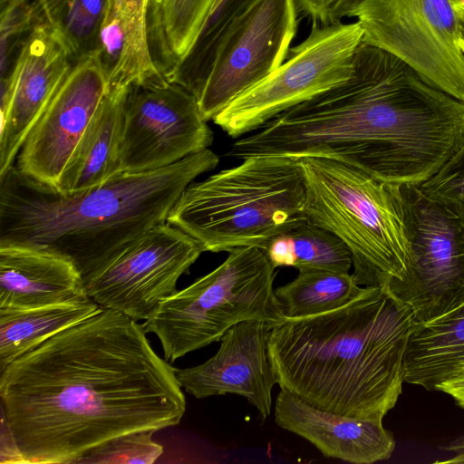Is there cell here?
<instances>
[{
	"label": "cell",
	"instance_id": "obj_12",
	"mask_svg": "<svg viewBox=\"0 0 464 464\" xmlns=\"http://www.w3.org/2000/svg\"><path fill=\"white\" fill-rule=\"evenodd\" d=\"M213 143L197 97L176 82L130 86L123 105L119 172L156 170Z\"/></svg>",
	"mask_w": 464,
	"mask_h": 464
},
{
	"label": "cell",
	"instance_id": "obj_20",
	"mask_svg": "<svg viewBox=\"0 0 464 464\" xmlns=\"http://www.w3.org/2000/svg\"><path fill=\"white\" fill-rule=\"evenodd\" d=\"M464 365V304L426 324H415L403 360L404 382L428 391Z\"/></svg>",
	"mask_w": 464,
	"mask_h": 464
},
{
	"label": "cell",
	"instance_id": "obj_7",
	"mask_svg": "<svg viewBox=\"0 0 464 464\" xmlns=\"http://www.w3.org/2000/svg\"><path fill=\"white\" fill-rule=\"evenodd\" d=\"M276 275L263 249L234 248L213 271L161 300L144 330L157 335L164 359L174 362L220 340L240 322L276 325L285 318L275 294Z\"/></svg>",
	"mask_w": 464,
	"mask_h": 464
},
{
	"label": "cell",
	"instance_id": "obj_10",
	"mask_svg": "<svg viewBox=\"0 0 464 464\" xmlns=\"http://www.w3.org/2000/svg\"><path fill=\"white\" fill-rule=\"evenodd\" d=\"M353 17L362 42L391 53L464 102V54L450 0H364Z\"/></svg>",
	"mask_w": 464,
	"mask_h": 464
},
{
	"label": "cell",
	"instance_id": "obj_26",
	"mask_svg": "<svg viewBox=\"0 0 464 464\" xmlns=\"http://www.w3.org/2000/svg\"><path fill=\"white\" fill-rule=\"evenodd\" d=\"M257 1L215 0L195 44L171 82L183 86L198 98L222 42L235 23Z\"/></svg>",
	"mask_w": 464,
	"mask_h": 464
},
{
	"label": "cell",
	"instance_id": "obj_24",
	"mask_svg": "<svg viewBox=\"0 0 464 464\" xmlns=\"http://www.w3.org/2000/svg\"><path fill=\"white\" fill-rule=\"evenodd\" d=\"M362 290L353 275L329 270H302L275 289L285 318L305 317L339 308Z\"/></svg>",
	"mask_w": 464,
	"mask_h": 464
},
{
	"label": "cell",
	"instance_id": "obj_25",
	"mask_svg": "<svg viewBox=\"0 0 464 464\" xmlns=\"http://www.w3.org/2000/svg\"><path fill=\"white\" fill-rule=\"evenodd\" d=\"M108 1L119 16L124 39L120 63L108 82V87L168 82L157 69L150 53L147 28L149 0Z\"/></svg>",
	"mask_w": 464,
	"mask_h": 464
},
{
	"label": "cell",
	"instance_id": "obj_22",
	"mask_svg": "<svg viewBox=\"0 0 464 464\" xmlns=\"http://www.w3.org/2000/svg\"><path fill=\"white\" fill-rule=\"evenodd\" d=\"M87 295L43 306L0 309V372L57 333L98 313Z\"/></svg>",
	"mask_w": 464,
	"mask_h": 464
},
{
	"label": "cell",
	"instance_id": "obj_35",
	"mask_svg": "<svg viewBox=\"0 0 464 464\" xmlns=\"http://www.w3.org/2000/svg\"><path fill=\"white\" fill-rule=\"evenodd\" d=\"M458 17H459V35L458 44L464 54V7L461 5H454Z\"/></svg>",
	"mask_w": 464,
	"mask_h": 464
},
{
	"label": "cell",
	"instance_id": "obj_11",
	"mask_svg": "<svg viewBox=\"0 0 464 464\" xmlns=\"http://www.w3.org/2000/svg\"><path fill=\"white\" fill-rule=\"evenodd\" d=\"M202 252L181 229L158 224L83 276L84 293L102 308L147 320Z\"/></svg>",
	"mask_w": 464,
	"mask_h": 464
},
{
	"label": "cell",
	"instance_id": "obj_17",
	"mask_svg": "<svg viewBox=\"0 0 464 464\" xmlns=\"http://www.w3.org/2000/svg\"><path fill=\"white\" fill-rule=\"evenodd\" d=\"M275 421L312 443L325 457L354 464L388 459L395 448L393 434L382 420H362L326 411L288 392L277 394Z\"/></svg>",
	"mask_w": 464,
	"mask_h": 464
},
{
	"label": "cell",
	"instance_id": "obj_29",
	"mask_svg": "<svg viewBox=\"0 0 464 464\" xmlns=\"http://www.w3.org/2000/svg\"><path fill=\"white\" fill-rule=\"evenodd\" d=\"M42 17L36 0H3L0 14L1 78L9 71L14 53Z\"/></svg>",
	"mask_w": 464,
	"mask_h": 464
},
{
	"label": "cell",
	"instance_id": "obj_19",
	"mask_svg": "<svg viewBox=\"0 0 464 464\" xmlns=\"http://www.w3.org/2000/svg\"><path fill=\"white\" fill-rule=\"evenodd\" d=\"M130 87H108L55 188L72 193L104 183L119 173L123 105Z\"/></svg>",
	"mask_w": 464,
	"mask_h": 464
},
{
	"label": "cell",
	"instance_id": "obj_34",
	"mask_svg": "<svg viewBox=\"0 0 464 464\" xmlns=\"http://www.w3.org/2000/svg\"><path fill=\"white\" fill-rule=\"evenodd\" d=\"M67 1L68 0H36L41 15L54 24Z\"/></svg>",
	"mask_w": 464,
	"mask_h": 464
},
{
	"label": "cell",
	"instance_id": "obj_15",
	"mask_svg": "<svg viewBox=\"0 0 464 464\" xmlns=\"http://www.w3.org/2000/svg\"><path fill=\"white\" fill-rule=\"evenodd\" d=\"M107 91L98 50L77 58L24 140L16 157L17 169L56 187Z\"/></svg>",
	"mask_w": 464,
	"mask_h": 464
},
{
	"label": "cell",
	"instance_id": "obj_37",
	"mask_svg": "<svg viewBox=\"0 0 464 464\" xmlns=\"http://www.w3.org/2000/svg\"><path fill=\"white\" fill-rule=\"evenodd\" d=\"M1 1H3V0H1Z\"/></svg>",
	"mask_w": 464,
	"mask_h": 464
},
{
	"label": "cell",
	"instance_id": "obj_32",
	"mask_svg": "<svg viewBox=\"0 0 464 464\" xmlns=\"http://www.w3.org/2000/svg\"><path fill=\"white\" fill-rule=\"evenodd\" d=\"M0 463H24L25 461L14 439L10 426L1 412V452Z\"/></svg>",
	"mask_w": 464,
	"mask_h": 464
},
{
	"label": "cell",
	"instance_id": "obj_30",
	"mask_svg": "<svg viewBox=\"0 0 464 464\" xmlns=\"http://www.w3.org/2000/svg\"><path fill=\"white\" fill-rule=\"evenodd\" d=\"M419 185L464 221V141L432 177Z\"/></svg>",
	"mask_w": 464,
	"mask_h": 464
},
{
	"label": "cell",
	"instance_id": "obj_23",
	"mask_svg": "<svg viewBox=\"0 0 464 464\" xmlns=\"http://www.w3.org/2000/svg\"><path fill=\"white\" fill-rule=\"evenodd\" d=\"M277 268L329 270L349 273L352 255L345 244L332 232L309 220L276 237L265 250Z\"/></svg>",
	"mask_w": 464,
	"mask_h": 464
},
{
	"label": "cell",
	"instance_id": "obj_8",
	"mask_svg": "<svg viewBox=\"0 0 464 464\" xmlns=\"http://www.w3.org/2000/svg\"><path fill=\"white\" fill-rule=\"evenodd\" d=\"M409 261L387 285L426 324L464 304V221L420 185H397Z\"/></svg>",
	"mask_w": 464,
	"mask_h": 464
},
{
	"label": "cell",
	"instance_id": "obj_16",
	"mask_svg": "<svg viewBox=\"0 0 464 464\" xmlns=\"http://www.w3.org/2000/svg\"><path fill=\"white\" fill-rule=\"evenodd\" d=\"M274 325L246 320L229 328L218 351L208 361L176 369L181 387L197 399L227 393L245 397L263 420L271 414L272 389L276 382L267 340Z\"/></svg>",
	"mask_w": 464,
	"mask_h": 464
},
{
	"label": "cell",
	"instance_id": "obj_1",
	"mask_svg": "<svg viewBox=\"0 0 464 464\" xmlns=\"http://www.w3.org/2000/svg\"><path fill=\"white\" fill-rule=\"evenodd\" d=\"M142 324L112 309L53 335L0 372L1 412L25 463H73L128 433L179 424L176 368Z\"/></svg>",
	"mask_w": 464,
	"mask_h": 464
},
{
	"label": "cell",
	"instance_id": "obj_13",
	"mask_svg": "<svg viewBox=\"0 0 464 464\" xmlns=\"http://www.w3.org/2000/svg\"><path fill=\"white\" fill-rule=\"evenodd\" d=\"M298 10L296 0H258L235 23L197 98L207 121L283 63Z\"/></svg>",
	"mask_w": 464,
	"mask_h": 464
},
{
	"label": "cell",
	"instance_id": "obj_5",
	"mask_svg": "<svg viewBox=\"0 0 464 464\" xmlns=\"http://www.w3.org/2000/svg\"><path fill=\"white\" fill-rule=\"evenodd\" d=\"M242 160L191 182L169 212L166 222L196 239L204 252L246 246L265 251L276 237L308 221L298 160Z\"/></svg>",
	"mask_w": 464,
	"mask_h": 464
},
{
	"label": "cell",
	"instance_id": "obj_3",
	"mask_svg": "<svg viewBox=\"0 0 464 464\" xmlns=\"http://www.w3.org/2000/svg\"><path fill=\"white\" fill-rule=\"evenodd\" d=\"M415 321L382 286H364L346 304L284 318L269 332L268 355L281 390L321 410L382 420L402 391Z\"/></svg>",
	"mask_w": 464,
	"mask_h": 464
},
{
	"label": "cell",
	"instance_id": "obj_21",
	"mask_svg": "<svg viewBox=\"0 0 464 464\" xmlns=\"http://www.w3.org/2000/svg\"><path fill=\"white\" fill-rule=\"evenodd\" d=\"M215 0H149L150 53L160 74L171 82L195 44Z\"/></svg>",
	"mask_w": 464,
	"mask_h": 464
},
{
	"label": "cell",
	"instance_id": "obj_18",
	"mask_svg": "<svg viewBox=\"0 0 464 464\" xmlns=\"http://www.w3.org/2000/svg\"><path fill=\"white\" fill-rule=\"evenodd\" d=\"M86 295L70 259L45 251L0 246V309H25Z\"/></svg>",
	"mask_w": 464,
	"mask_h": 464
},
{
	"label": "cell",
	"instance_id": "obj_6",
	"mask_svg": "<svg viewBox=\"0 0 464 464\" xmlns=\"http://www.w3.org/2000/svg\"><path fill=\"white\" fill-rule=\"evenodd\" d=\"M308 220L348 247L355 282L386 285L409 261L397 185L324 158L299 159Z\"/></svg>",
	"mask_w": 464,
	"mask_h": 464
},
{
	"label": "cell",
	"instance_id": "obj_4",
	"mask_svg": "<svg viewBox=\"0 0 464 464\" xmlns=\"http://www.w3.org/2000/svg\"><path fill=\"white\" fill-rule=\"evenodd\" d=\"M218 162L206 149L165 168L119 172L72 193L38 182L13 165L0 176V246L63 256L83 276L166 222L183 190Z\"/></svg>",
	"mask_w": 464,
	"mask_h": 464
},
{
	"label": "cell",
	"instance_id": "obj_2",
	"mask_svg": "<svg viewBox=\"0 0 464 464\" xmlns=\"http://www.w3.org/2000/svg\"><path fill=\"white\" fill-rule=\"evenodd\" d=\"M463 141V102L362 41L348 80L238 138L227 156L324 158L390 184L419 185Z\"/></svg>",
	"mask_w": 464,
	"mask_h": 464
},
{
	"label": "cell",
	"instance_id": "obj_27",
	"mask_svg": "<svg viewBox=\"0 0 464 464\" xmlns=\"http://www.w3.org/2000/svg\"><path fill=\"white\" fill-rule=\"evenodd\" d=\"M108 0H68L56 25L73 60L97 48Z\"/></svg>",
	"mask_w": 464,
	"mask_h": 464
},
{
	"label": "cell",
	"instance_id": "obj_33",
	"mask_svg": "<svg viewBox=\"0 0 464 464\" xmlns=\"http://www.w3.org/2000/svg\"><path fill=\"white\" fill-rule=\"evenodd\" d=\"M436 391L450 395L455 402L464 410V365L444 380Z\"/></svg>",
	"mask_w": 464,
	"mask_h": 464
},
{
	"label": "cell",
	"instance_id": "obj_28",
	"mask_svg": "<svg viewBox=\"0 0 464 464\" xmlns=\"http://www.w3.org/2000/svg\"><path fill=\"white\" fill-rule=\"evenodd\" d=\"M153 433L145 430L116 437L85 452L74 464L154 463L163 453V447L152 440Z\"/></svg>",
	"mask_w": 464,
	"mask_h": 464
},
{
	"label": "cell",
	"instance_id": "obj_9",
	"mask_svg": "<svg viewBox=\"0 0 464 464\" xmlns=\"http://www.w3.org/2000/svg\"><path fill=\"white\" fill-rule=\"evenodd\" d=\"M361 24H314L307 37L290 48L283 63L248 88L213 118L229 137L260 129L282 112L348 80L362 41Z\"/></svg>",
	"mask_w": 464,
	"mask_h": 464
},
{
	"label": "cell",
	"instance_id": "obj_14",
	"mask_svg": "<svg viewBox=\"0 0 464 464\" xmlns=\"http://www.w3.org/2000/svg\"><path fill=\"white\" fill-rule=\"evenodd\" d=\"M73 62L59 27L41 17L1 78L0 176L14 165L24 140Z\"/></svg>",
	"mask_w": 464,
	"mask_h": 464
},
{
	"label": "cell",
	"instance_id": "obj_31",
	"mask_svg": "<svg viewBox=\"0 0 464 464\" xmlns=\"http://www.w3.org/2000/svg\"><path fill=\"white\" fill-rule=\"evenodd\" d=\"M364 0H296L298 9L314 24H328L353 17Z\"/></svg>",
	"mask_w": 464,
	"mask_h": 464
},
{
	"label": "cell",
	"instance_id": "obj_36",
	"mask_svg": "<svg viewBox=\"0 0 464 464\" xmlns=\"http://www.w3.org/2000/svg\"><path fill=\"white\" fill-rule=\"evenodd\" d=\"M454 5H461L464 7V0H450Z\"/></svg>",
	"mask_w": 464,
	"mask_h": 464
}]
</instances>
